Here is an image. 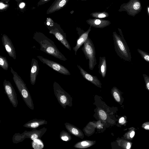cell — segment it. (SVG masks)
<instances>
[{"label": "cell", "instance_id": "cell-1", "mask_svg": "<svg viewBox=\"0 0 149 149\" xmlns=\"http://www.w3.org/2000/svg\"><path fill=\"white\" fill-rule=\"evenodd\" d=\"M33 38L40 44L41 51L61 60L65 61L67 60L58 50L54 42L43 33L36 32Z\"/></svg>", "mask_w": 149, "mask_h": 149}, {"label": "cell", "instance_id": "cell-2", "mask_svg": "<svg viewBox=\"0 0 149 149\" xmlns=\"http://www.w3.org/2000/svg\"><path fill=\"white\" fill-rule=\"evenodd\" d=\"M118 34L116 31L113 32V37L115 50L121 58L129 62L131 61V55L129 47L125 40L122 30L118 28Z\"/></svg>", "mask_w": 149, "mask_h": 149}, {"label": "cell", "instance_id": "cell-3", "mask_svg": "<svg viewBox=\"0 0 149 149\" xmlns=\"http://www.w3.org/2000/svg\"><path fill=\"white\" fill-rule=\"evenodd\" d=\"M10 72L13 75V81L23 100L29 109L33 110L34 107L33 100L26 84L11 67Z\"/></svg>", "mask_w": 149, "mask_h": 149}, {"label": "cell", "instance_id": "cell-4", "mask_svg": "<svg viewBox=\"0 0 149 149\" xmlns=\"http://www.w3.org/2000/svg\"><path fill=\"white\" fill-rule=\"evenodd\" d=\"M47 130V128L44 127L39 130L34 128L31 131L25 130L22 134L16 133L13 136V142L14 143H17L22 142L26 138L32 140L41 139Z\"/></svg>", "mask_w": 149, "mask_h": 149}, {"label": "cell", "instance_id": "cell-5", "mask_svg": "<svg viewBox=\"0 0 149 149\" xmlns=\"http://www.w3.org/2000/svg\"><path fill=\"white\" fill-rule=\"evenodd\" d=\"M83 44V46L82 48V50L86 59L88 60L89 69L92 70L97 64L95 50L94 45L89 37Z\"/></svg>", "mask_w": 149, "mask_h": 149}, {"label": "cell", "instance_id": "cell-6", "mask_svg": "<svg viewBox=\"0 0 149 149\" xmlns=\"http://www.w3.org/2000/svg\"><path fill=\"white\" fill-rule=\"evenodd\" d=\"M54 94L60 105L64 108L67 106L71 107L72 105V98L56 81L53 84Z\"/></svg>", "mask_w": 149, "mask_h": 149}, {"label": "cell", "instance_id": "cell-7", "mask_svg": "<svg viewBox=\"0 0 149 149\" xmlns=\"http://www.w3.org/2000/svg\"><path fill=\"white\" fill-rule=\"evenodd\" d=\"M142 8L140 0H129L127 3L121 5L118 11H125L128 15L134 17L141 11Z\"/></svg>", "mask_w": 149, "mask_h": 149}, {"label": "cell", "instance_id": "cell-8", "mask_svg": "<svg viewBox=\"0 0 149 149\" xmlns=\"http://www.w3.org/2000/svg\"><path fill=\"white\" fill-rule=\"evenodd\" d=\"M47 27L49 31V33L53 34L65 48L71 50V46L67 39L66 34L59 24L54 22L52 26Z\"/></svg>", "mask_w": 149, "mask_h": 149}, {"label": "cell", "instance_id": "cell-9", "mask_svg": "<svg viewBox=\"0 0 149 149\" xmlns=\"http://www.w3.org/2000/svg\"><path fill=\"white\" fill-rule=\"evenodd\" d=\"M37 57L43 63L47 65L57 72L65 75H71V73L68 69L61 64L41 56H38Z\"/></svg>", "mask_w": 149, "mask_h": 149}, {"label": "cell", "instance_id": "cell-10", "mask_svg": "<svg viewBox=\"0 0 149 149\" xmlns=\"http://www.w3.org/2000/svg\"><path fill=\"white\" fill-rule=\"evenodd\" d=\"M3 86L5 93L10 102L13 107H17L18 104L17 95L11 84L9 81L5 79L3 82Z\"/></svg>", "mask_w": 149, "mask_h": 149}, {"label": "cell", "instance_id": "cell-11", "mask_svg": "<svg viewBox=\"0 0 149 149\" xmlns=\"http://www.w3.org/2000/svg\"><path fill=\"white\" fill-rule=\"evenodd\" d=\"M91 26H90L89 28L86 31L79 27H77L76 30L79 35V37L77 40L76 44L73 48L75 54L77 55V50L82 45L88 37V35L91 30Z\"/></svg>", "mask_w": 149, "mask_h": 149}, {"label": "cell", "instance_id": "cell-12", "mask_svg": "<svg viewBox=\"0 0 149 149\" xmlns=\"http://www.w3.org/2000/svg\"><path fill=\"white\" fill-rule=\"evenodd\" d=\"M2 44L8 55L15 60L16 55L15 47L10 39L6 35L4 34L1 38Z\"/></svg>", "mask_w": 149, "mask_h": 149}, {"label": "cell", "instance_id": "cell-13", "mask_svg": "<svg viewBox=\"0 0 149 149\" xmlns=\"http://www.w3.org/2000/svg\"><path fill=\"white\" fill-rule=\"evenodd\" d=\"M86 22L91 27L100 29L107 27L111 24L109 20L95 18H90L87 20Z\"/></svg>", "mask_w": 149, "mask_h": 149}, {"label": "cell", "instance_id": "cell-14", "mask_svg": "<svg viewBox=\"0 0 149 149\" xmlns=\"http://www.w3.org/2000/svg\"><path fill=\"white\" fill-rule=\"evenodd\" d=\"M39 69L38 61L34 58H32L30 75V83L32 85H34L36 82L37 76L38 74Z\"/></svg>", "mask_w": 149, "mask_h": 149}, {"label": "cell", "instance_id": "cell-15", "mask_svg": "<svg viewBox=\"0 0 149 149\" xmlns=\"http://www.w3.org/2000/svg\"><path fill=\"white\" fill-rule=\"evenodd\" d=\"M69 0H55L47 11V14L58 11L65 7Z\"/></svg>", "mask_w": 149, "mask_h": 149}, {"label": "cell", "instance_id": "cell-16", "mask_svg": "<svg viewBox=\"0 0 149 149\" xmlns=\"http://www.w3.org/2000/svg\"><path fill=\"white\" fill-rule=\"evenodd\" d=\"M77 66L80 70L81 74L85 79L96 86H100V82L96 76L92 75L88 73L80 65H77Z\"/></svg>", "mask_w": 149, "mask_h": 149}, {"label": "cell", "instance_id": "cell-17", "mask_svg": "<svg viewBox=\"0 0 149 149\" xmlns=\"http://www.w3.org/2000/svg\"><path fill=\"white\" fill-rule=\"evenodd\" d=\"M64 125L66 129L70 134L81 139L83 138V134L78 128L68 123H65Z\"/></svg>", "mask_w": 149, "mask_h": 149}, {"label": "cell", "instance_id": "cell-18", "mask_svg": "<svg viewBox=\"0 0 149 149\" xmlns=\"http://www.w3.org/2000/svg\"><path fill=\"white\" fill-rule=\"evenodd\" d=\"M47 123V121L44 119H33L25 123L23 127L31 129L36 128L38 127Z\"/></svg>", "mask_w": 149, "mask_h": 149}, {"label": "cell", "instance_id": "cell-19", "mask_svg": "<svg viewBox=\"0 0 149 149\" xmlns=\"http://www.w3.org/2000/svg\"><path fill=\"white\" fill-rule=\"evenodd\" d=\"M98 72L103 78L106 76L107 70V65L105 56H100L98 65Z\"/></svg>", "mask_w": 149, "mask_h": 149}, {"label": "cell", "instance_id": "cell-20", "mask_svg": "<svg viewBox=\"0 0 149 149\" xmlns=\"http://www.w3.org/2000/svg\"><path fill=\"white\" fill-rule=\"evenodd\" d=\"M90 15L95 18L102 19L108 17L109 14L107 12L104 11L93 12L91 13Z\"/></svg>", "mask_w": 149, "mask_h": 149}, {"label": "cell", "instance_id": "cell-21", "mask_svg": "<svg viewBox=\"0 0 149 149\" xmlns=\"http://www.w3.org/2000/svg\"><path fill=\"white\" fill-rule=\"evenodd\" d=\"M31 143L32 148L34 149H42L44 147V143L41 139L32 140Z\"/></svg>", "mask_w": 149, "mask_h": 149}, {"label": "cell", "instance_id": "cell-22", "mask_svg": "<svg viewBox=\"0 0 149 149\" xmlns=\"http://www.w3.org/2000/svg\"><path fill=\"white\" fill-rule=\"evenodd\" d=\"M59 138L61 140L65 141H68L72 139L70 134L64 130H62L60 132Z\"/></svg>", "mask_w": 149, "mask_h": 149}, {"label": "cell", "instance_id": "cell-23", "mask_svg": "<svg viewBox=\"0 0 149 149\" xmlns=\"http://www.w3.org/2000/svg\"><path fill=\"white\" fill-rule=\"evenodd\" d=\"M9 65L8 61L5 57L0 55V67L4 70H8Z\"/></svg>", "mask_w": 149, "mask_h": 149}, {"label": "cell", "instance_id": "cell-24", "mask_svg": "<svg viewBox=\"0 0 149 149\" xmlns=\"http://www.w3.org/2000/svg\"><path fill=\"white\" fill-rule=\"evenodd\" d=\"M137 51L142 58L145 61L149 63V54L147 52L138 49Z\"/></svg>", "mask_w": 149, "mask_h": 149}, {"label": "cell", "instance_id": "cell-25", "mask_svg": "<svg viewBox=\"0 0 149 149\" xmlns=\"http://www.w3.org/2000/svg\"><path fill=\"white\" fill-rule=\"evenodd\" d=\"M99 114L101 119L103 120H106L107 116L106 113L103 110H100L99 111Z\"/></svg>", "mask_w": 149, "mask_h": 149}, {"label": "cell", "instance_id": "cell-26", "mask_svg": "<svg viewBox=\"0 0 149 149\" xmlns=\"http://www.w3.org/2000/svg\"><path fill=\"white\" fill-rule=\"evenodd\" d=\"M145 81L146 83V86L148 90H149V77L145 74H143Z\"/></svg>", "mask_w": 149, "mask_h": 149}, {"label": "cell", "instance_id": "cell-27", "mask_svg": "<svg viewBox=\"0 0 149 149\" xmlns=\"http://www.w3.org/2000/svg\"><path fill=\"white\" fill-rule=\"evenodd\" d=\"M113 95L116 100L118 102H119L120 100V97L118 93L116 91H114Z\"/></svg>", "mask_w": 149, "mask_h": 149}, {"label": "cell", "instance_id": "cell-28", "mask_svg": "<svg viewBox=\"0 0 149 149\" xmlns=\"http://www.w3.org/2000/svg\"><path fill=\"white\" fill-rule=\"evenodd\" d=\"M50 0H39L37 3V6H38L48 2Z\"/></svg>", "mask_w": 149, "mask_h": 149}, {"label": "cell", "instance_id": "cell-29", "mask_svg": "<svg viewBox=\"0 0 149 149\" xmlns=\"http://www.w3.org/2000/svg\"><path fill=\"white\" fill-rule=\"evenodd\" d=\"M7 5L3 3L0 2V9L2 10L7 8Z\"/></svg>", "mask_w": 149, "mask_h": 149}, {"label": "cell", "instance_id": "cell-30", "mask_svg": "<svg viewBox=\"0 0 149 149\" xmlns=\"http://www.w3.org/2000/svg\"><path fill=\"white\" fill-rule=\"evenodd\" d=\"M25 6V4L24 2L21 3L19 5V8H23Z\"/></svg>", "mask_w": 149, "mask_h": 149}, {"label": "cell", "instance_id": "cell-31", "mask_svg": "<svg viewBox=\"0 0 149 149\" xmlns=\"http://www.w3.org/2000/svg\"><path fill=\"white\" fill-rule=\"evenodd\" d=\"M124 117H122L120 118L119 120V123H121L123 122L124 121Z\"/></svg>", "mask_w": 149, "mask_h": 149}, {"label": "cell", "instance_id": "cell-32", "mask_svg": "<svg viewBox=\"0 0 149 149\" xmlns=\"http://www.w3.org/2000/svg\"><path fill=\"white\" fill-rule=\"evenodd\" d=\"M135 132L134 131H132L130 134V137L131 138L133 137L134 135Z\"/></svg>", "mask_w": 149, "mask_h": 149}, {"label": "cell", "instance_id": "cell-33", "mask_svg": "<svg viewBox=\"0 0 149 149\" xmlns=\"http://www.w3.org/2000/svg\"><path fill=\"white\" fill-rule=\"evenodd\" d=\"M146 10L147 12V13L148 14V15L149 16V6L148 5L146 8Z\"/></svg>", "mask_w": 149, "mask_h": 149}, {"label": "cell", "instance_id": "cell-34", "mask_svg": "<svg viewBox=\"0 0 149 149\" xmlns=\"http://www.w3.org/2000/svg\"><path fill=\"white\" fill-rule=\"evenodd\" d=\"M130 143H127V149H129L130 148Z\"/></svg>", "mask_w": 149, "mask_h": 149}, {"label": "cell", "instance_id": "cell-35", "mask_svg": "<svg viewBox=\"0 0 149 149\" xmlns=\"http://www.w3.org/2000/svg\"><path fill=\"white\" fill-rule=\"evenodd\" d=\"M145 129H146V130H149V125H146L144 127Z\"/></svg>", "mask_w": 149, "mask_h": 149}, {"label": "cell", "instance_id": "cell-36", "mask_svg": "<svg viewBox=\"0 0 149 149\" xmlns=\"http://www.w3.org/2000/svg\"><path fill=\"white\" fill-rule=\"evenodd\" d=\"M81 1H86L87 0H81Z\"/></svg>", "mask_w": 149, "mask_h": 149}, {"label": "cell", "instance_id": "cell-37", "mask_svg": "<svg viewBox=\"0 0 149 149\" xmlns=\"http://www.w3.org/2000/svg\"><path fill=\"white\" fill-rule=\"evenodd\" d=\"M16 0L17 1H19V0Z\"/></svg>", "mask_w": 149, "mask_h": 149}]
</instances>
